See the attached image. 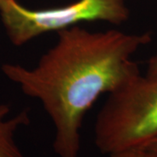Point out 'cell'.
I'll use <instances>...</instances> for the list:
<instances>
[{
    "label": "cell",
    "instance_id": "8",
    "mask_svg": "<svg viewBox=\"0 0 157 157\" xmlns=\"http://www.w3.org/2000/svg\"><path fill=\"white\" fill-rule=\"evenodd\" d=\"M1 1H3V0H0V2H1Z\"/></svg>",
    "mask_w": 157,
    "mask_h": 157
},
{
    "label": "cell",
    "instance_id": "2",
    "mask_svg": "<svg viewBox=\"0 0 157 157\" xmlns=\"http://www.w3.org/2000/svg\"><path fill=\"white\" fill-rule=\"evenodd\" d=\"M157 140V75H139L110 94L94 124V143L109 156Z\"/></svg>",
    "mask_w": 157,
    "mask_h": 157
},
{
    "label": "cell",
    "instance_id": "7",
    "mask_svg": "<svg viewBox=\"0 0 157 157\" xmlns=\"http://www.w3.org/2000/svg\"><path fill=\"white\" fill-rule=\"evenodd\" d=\"M143 147H146V148H148V149H152V150L157 151V140H153L150 143H148L147 146Z\"/></svg>",
    "mask_w": 157,
    "mask_h": 157
},
{
    "label": "cell",
    "instance_id": "1",
    "mask_svg": "<svg viewBox=\"0 0 157 157\" xmlns=\"http://www.w3.org/2000/svg\"><path fill=\"white\" fill-rule=\"evenodd\" d=\"M56 33V44L35 67L4 64L2 72L25 94L41 101L55 127L57 155L78 157L85 114L101 94H110L140 75L132 57L152 35L93 33L78 25Z\"/></svg>",
    "mask_w": 157,
    "mask_h": 157
},
{
    "label": "cell",
    "instance_id": "5",
    "mask_svg": "<svg viewBox=\"0 0 157 157\" xmlns=\"http://www.w3.org/2000/svg\"><path fill=\"white\" fill-rule=\"evenodd\" d=\"M110 157H157V151L146 147H139L117 153Z\"/></svg>",
    "mask_w": 157,
    "mask_h": 157
},
{
    "label": "cell",
    "instance_id": "3",
    "mask_svg": "<svg viewBox=\"0 0 157 157\" xmlns=\"http://www.w3.org/2000/svg\"><path fill=\"white\" fill-rule=\"evenodd\" d=\"M0 17L12 45H25L48 33L77 26L84 22L103 21L121 25L129 17L126 0H77L67 6L29 9L17 0L0 2Z\"/></svg>",
    "mask_w": 157,
    "mask_h": 157
},
{
    "label": "cell",
    "instance_id": "6",
    "mask_svg": "<svg viewBox=\"0 0 157 157\" xmlns=\"http://www.w3.org/2000/svg\"><path fill=\"white\" fill-rule=\"evenodd\" d=\"M147 76H155L157 75V50L155 53L151 57L148 61L147 74Z\"/></svg>",
    "mask_w": 157,
    "mask_h": 157
},
{
    "label": "cell",
    "instance_id": "4",
    "mask_svg": "<svg viewBox=\"0 0 157 157\" xmlns=\"http://www.w3.org/2000/svg\"><path fill=\"white\" fill-rule=\"evenodd\" d=\"M11 107L7 104L0 105V157H25L15 141V134L21 127L31 122L28 109L8 117Z\"/></svg>",
    "mask_w": 157,
    "mask_h": 157
}]
</instances>
